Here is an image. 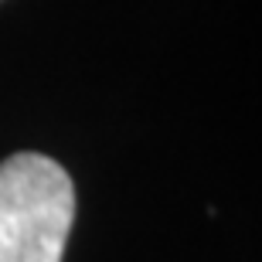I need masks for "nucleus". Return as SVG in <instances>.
<instances>
[{
  "label": "nucleus",
  "instance_id": "obj_1",
  "mask_svg": "<svg viewBox=\"0 0 262 262\" xmlns=\"http://www.w3.org/2000/svg\"><path fill=\"white\" fill-rule=\"evenodd\" d=\"M75 187L58 160L14 154L0 164V262H61Z\"/></svg>",
  "mask_w": 262,
  "mask_h": 262
}]
</instances>
